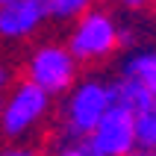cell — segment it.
I'll list each match as a JSON object with an SVG mask.
<instances>
[{"instance_id":"3","label":"cell","mask_w":156,"mask_h":156,"mask_svg":"<svg viewBox=\"0 0 156 156\" xmlns=\"http://www.w3.org/2000/svg\"><path fill=\"white\" fill-rule=\"evenodd\" d=\"M47 103H50V94L44 88H38L35 83H21L0 109V130L12 139L24 136L33 124L41 121V115L47 112Z\"/></svg>"},{"instance_id":"16","label":"cell","mask_w":156,"mask_h":156,"mask_svg":"<svg viewBox=\"0 0 156 156\" xmlns=\"http://www.w3.org/2000/svg\"><path fill=\"white\" fill-rule=\"evenodd\" d=\"M3 3H9V0H0V6H3Z\"/></svg>"},{"instance_id":"5","label":"cell","mask_w":156,"mask_h":156,"mask_svg":"<svg viewBox=\"0 0 156 156\" xmlns=\"http://www.w3.org/2000/svg\"><path fill=\"white\" fill-rule=\"evenodd\" d=\"M77 77V59L65 47H41L30 59V83L44 88L47 94L68 91Z\"/></svg>"},{"instance_id":"9","label":"cell","mask_w":156,"mask_h":156,"mask_svg":"<svg viewBox=\"0 0 156 156\" xmlns=\"http://www.w3.org/2000/svg\"><path fill=\"white\" fill-rule=\"evenodd\" d=\"M124 77H133V80L147 83V86H156V56L150 50L133 53L130 59L124 62Z\"/></svg>"},{"instance_id":"10","label":"cell","mask_w":156,"mask_h":156,"mask_svg":"<svg viewBox=\"0 0 156 156\" xmlns=\"http://www.w3.org/2000/svg\"><path fill=\"white\" fill-rule=\"evenodd\" d=\"M91 6V0H47V15L56 18H77Z\"/></svg>"},{"instance_id":"12","label":"cell","mask_w":156,"mask_h":156,"mask_svg":"<svg viewBox=\"0 0 156 156\" xmlns=\"http://www.w3.org/2000/svg\"><path fill=\"white\" fill-rule=\"evenodd\" d=\"M0 156H38V153H35V150H27V147H9Z\"/></svg>"},{"instance_id":"13","label":"cell","mask_w":156,"mask_h":156,"mask_svg":"<svg viewBox=\"0 0 156 156\" xmlns=\"http://www.w3.org/2000/svg\"><path fill=\"white\" fill-rule=\"evenodd\" d=\"M6 80H9V77H6V68H0V88L6 86Z\"/></svg>"},{"instance_id":"6","label":"cell","mask_w":156,"mask_h":156,"mask_svg":"<svg viewBox=\"0 0 156 156\" xmlns=\"http://www.w3.org/2000/svg\"><path fill=\"white\" fill-rule=\"evenodd\" d=\"M47 18V0H9L0 6V35L21 38L30 35Z\"/></svg>"},{"instance_id":"7","label":"cell","mask_w":156,"mask_h":156,"mask_svg":"<svg viewBox=\"0 0 156 156\" xmlns=\"http://www.w3.org/2000/svg\"><path fill=\"white\" fill-rule=\"evenodd\" d=\"M112 91V103L127 106L130 112H141V109H156V86H147L141 80L121 77L118 83L109 86Z\"/></svg>"},{"instance_id":"14","label":"cell","mask_w":156,"mask_h":156,"mask_svg":"<svg viewBox=\"0 0 156 156\" xmlns=\"http://www.w3.org/2000/svg\"><path fill=\"white\" fill-rule=\"evenodd\" d=\"M124 3H127V6H141L144 0H124Z\"/></svg>"},{"instance_id":"8","label":"cell","mask_w":156,"mask_h":156,"mask_svg":"<svg viewBox=\"0 0 156 156\" xmlns=\"http://www.w3.org/2000/svg\"><path fill=\"white\" fill-rule=\"evenodd\" d=\"M133 136H136V147H141L144 153H153V147H156V109L133 112Z\"/></svg>"},{"instance_id":"15","label":"cell","mask_w":156,"mask_h":156,"mask_svg":"<svg viewBox=\"0 0 156 156\" xmlns=\"http://www.w3.org/2000/svg\"><path fill=\"white\" fill-rule=\"evenodd\" d=\"M133 156H153V153H133Z\"/></svg>"},{"instance_id":"4","label":"cell","mask_w":156,"mask_h":156,"mask_svg":"<svg viewBox=\"0 0 156 156\" xmlns=\"http://www.w3.org/2000/svg\"><path fill=\"white\" fill-rule=\"evenodd\" d=\"M118 44V27L103 12H83V21L71 35V56L74 59H100L115 50Z\"/></svg>"},{"instance_id":"1","label":"cell","mask_w":156,"mask_h":156,"mask_svg":"<svg viewBox=\"0 0 156 156\" xmlns=\"http://www.w3.org/2000/svg\"><path fill=\"white\" fill-rule=\"evenodd\" d=\"M86 144L97 156H133L139 150L133 136V112L127 106L112 103L86 136Z\"/></svg>"},{"instance_id":"2","label":"cell","mask_w":156,"mask_h":156,"mask_svg":"<svg viewBox=\"0 0 156 156\" xmlns=\"http://www.w3.org/2000/svg\"><path fill=\"white\" fill-rule=\"evenodd\" d=\"M112 106V91L103 83H83L74 88L68 106H65V130L74 139H86L91 127L100 121V115Z\"/></svg>"},{"instance_id":"11","label":"cell","mask_w":156,"mask_h":156,"mask_svg":"<svg viewBox=\"0 0 156 156\" xmlns=\"http://www.w3.org/2000/svg\"><path fill=\"white\" fill-rule=\"evenodd\" d=\"M56 156H97V153L88 147L86 141H77V144H68L65 150H59Z\"/></svg>"}]
</instances>
